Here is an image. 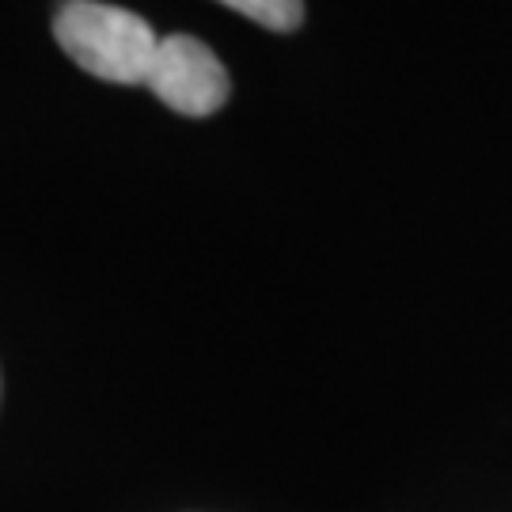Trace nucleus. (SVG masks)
<instances>
[{
  "label": "nucleus",
  "instance_id": "obj_2",
  "mask_svg": "<svg viewBox=\"0 0 512 512\" xmlns=\"http://www.w3.org/2000/svg\"><path fill=\"white\" fill-rule=\"evenodd\" d=\"M145 88L186 118H209L224 107L232 80H228V69L220 65V57L202 38L167 35L160 38L156 65H152Z\"/></svg>",
  "mask_w": 512,
  "mask_h": 512
},
{
  "label": "nucleus",
  "instance_id": "obj_3",
  "mask_svg": "<svg viewBox=\"0 0 512 512\" xmlns=\"http://www.w3.org/2000/svg\"><path fill=\"white\" fill-rule=\"evenodd\" d=\"M220 4L270 31H296L304 23V0H220Z\"/></svg>",
  "mask_w": 512,
  "mask_h": 512
},
{
  "label": "nucleus",
  "instance_id": "obj_1",
  "mask_svg": "<svg viewBox=\"0 0 512 512\" xmlns=\"http://www.w3.org/2000/svg\"><path fill=\"white\" fill-rule=\"evenodd\" d=\"M54 35L84 73L129 88L148 84L160 50V35L148 27V19L99 0H65L57 8Z\"/></svg>",
  "mask_w": 512,
  "mask_h": 512
}]
</instances>
